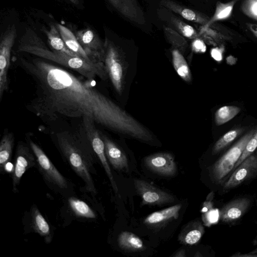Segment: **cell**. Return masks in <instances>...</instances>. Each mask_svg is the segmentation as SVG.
Instances as JSON below:
<instances>
[{
	"label": "cell",
	"instance_id": "ac0fdd59",
	"mask_svg": "<svg viewBox=\"0 0 257 257\" xmlns=\"http://www.w3.org/2000/svg\"><path fill=\"white\" fill-rule=\"evenodd\" d=\"M56 26L65 44L71 51L87 62L95 64L91 61L90 58L87 55L79 43L76 36L73 33V32H72L71 31L66 27L60 24H56Z\"/></svg>",
	"mask_w": 257,
	"mask_h": 257
},
{
	"label": "cell",
	"instance_id": "e0dca14e",
	"mask_svg": "<svg viewBox=\"0 0 257 257\" xmlns=\"http://www.w3.org/2000/svg\"><path fill=\"white\" fill-rule=\"evenodd\" d=\"M182 207L181 204L156 211L147 216L144 223L152 226H161L163 224L178 218Z\"/></svg>",
	"mask_w": 257,
	"mask_h": 257
},
{
	"label": "cell",
	"instance_id": "7402d4cb",
	"mask_svg": "<svg viewBox=\"0 0 257 257\" xmlns=\"http://www.w3.org/2000/svg\"><path fill=\"white\" fill-rule=\"evenodd\" d=\"M14 143V137L12 133L5 134L0 143V172L5 173L6 166L12 158Z\"/></svg>",
	"mask_w": 257,
	"mask_h": 257
},
{
	"label": "cell",
	"instance_id": "484cf974",
	"mask_svg": "<svg viewBox=\"0 0 257 257\" xmlns=\"http://www.w3.org/2000/svg\"><path fill=\"white\" fill-rule=\"evenodd\" d=\"M235 2V1L226 4L218 2L214 14L208 22L203 26L201 31L208 28L212 23L216 21L229 18L232 13Z\"/></svg>",
	"mask_w": 257,
	"mask_h": 257
},
{
	"label": "cell",
	"instance_id": "30bf717a",
	"mask_svg": "<svg viewBox=\"0 0 257 257\" xmlns=\"http://www.w3.org/2000/svg\"><path fill=\"white\" fill-rule=\"evenodd\" d=\"M35 156L31 149L23 142H19L16 151L12 179L13 191L17 192L18 186L25 172L36 166Z\"/></svg>",
	"mask_w": 257,
	"mask_h": 257
},
{
	"label": "cell",
	"instance_id": "44dd1931",
	"mask_svg": "<svg viewBox=\"0 0 257 257\" xmlns=\"http://www.w3.org/2000/svg\"><path fill=\"white\" fill-rule=\"evenodd\" d=\"M43 32L45 33L52 50L71 56L79 57L67 47L56 25H51L49 30L44 29Z\"/></svg>",
	"mask_w": 257,
	"mask_h": 257
},
{
	"label": "cell",
	"instance_id": "f546056e",
	"mask_svg": "<svg viewBox=\"0 0 257 257\" xmlns=\"http://www.w3.org/2000/svg\"><path fill=\"white\" fill-rule=\"evenodd\" d=\"M242 131L240 128H235L224 134L215 143L212 149V154H217L227 147L241 133Z\"/></svg>",
	"mask_w": 257,
	"mask_h": 257
},
{
	"label": "cell",
	"instance_id": "52a82bcc",
	"mask_svg": "<svg viewBox=\"0 0 257 257\" xmlns=\"http://www.w3.org/2000/svg\"><path fill=\"white\" fill-rule=\"evenodd\" d=\"M93 120L87 116L83 118V124L85 134L90 142L92 149L101 162L109 179L114 191L118 193L116 184L113 178L108 161L105 152V145L100 132L95 125Z\"/></svg>",
	"mask_w": 257,
	"mask_h": 257
},
{
	"label": "cell",
	"instance_id": "277c9868",
	"mask_svg": "<svg viewBox=\"0 0 257 257\" xmlns=\"http://www.w3.org/2000/svg\"><path fill=\"white\" fill-rule=\"evenodd\" d=\"M29 144L36 158V166L49 186L62 194L67 193L70 188L68 180L57 170L39 146L30 139Z\"/></svg>",
	"mask_w": 257,
	"mask_h": 257
},
{
	"label": "cell",
	"instance_id": "4dcf8cb0",
	"mask_svg": "<svg viewBox=\"0 0 257 257\" xmlns=\"http://www.w3.org/2000/svg\"><path fill=\"white\" fill-rule=\"evenodd\" d=\"M256 148L257 130L255 131L253 136L247 142L242 154L235 164L233 169H235L245 158L252 154Z\"/></svg>",
	"mask_w": 257,
	"mask_h": 257
},
{
	"label": "cell",
	"instance_id": "e575fe53",
	"mask_svg": "<svg viewBox=\"0 0 257 257\" xmlns=\"http://www.w3.org/2000/svg\"><path fill=\"white\" fill-rule=\"evenodd\" d=\"M173 256L175 257H185L186 256L185 250L184 249H181L176 252Z\"/></svg>",
	"mask_w": 257,
	"mask_h": 257
},
{
	"label": "cell",
	"instance_id": "3957f363",
	"mask_svg": "<svg viewBox=\"0 0 257 257\" xmlns=\"http://www.w3.org/2000/svg\"><path fill=\"white\" fill-rule=\"evenodd\" d=\"M18 51L32 54L68 67L88 79L98 76L106 80L108 77L105 67L90 63L79 57L50 50L38 34L29 28L26 29L19 41Z\"/></svg>",
	"mask_w": 257,
	"mask_h": 257
},
{
	"label": "cell",
	"instance_id": "8fae6325",
	"mask_svg": "<svg viewBox=\"0 0 257 257\" xmlns=\"http://www.w3.org/2000/svg\"><path fill=\"white\" fill-rule=\"evenodd\" d=\"M134 184L144 205H160L175 201L173 196L144 180H135Z\"/></svg>",
	"mask_w": 257,
	"mask_h": 257
},
{
	"label": "cell",
	"instance_id": "7a4b0ae2",
	"mask_svg": "<svg viewBox=\"0 0 257 257\" xmlns=\"http://www.w3.org/2000/svg\"><path fill=\"white\" fill-rule=\"evenodd\" d=\"M57 146L74 172L82 180L85 189L94 195L96 188L92 178L95 173V156L86 135L85 137L78 134L63 132L56 135Z\"/></svg>",
	"mask_w": 257,
	"mask_h": 257
},
{
	"label": "cell",
	"instance_id": "6da1fadb",
	"mask_svg": "<svg viewBox=\"0 0 257 257\" xmlns=\"http://www.w3.org/2000/svg\"><path fill=\"white\" fill-rule=\"evenodd\" d=\"M19 60L20 66L35 82L36 96L29 105L39 117L55 120L60 115L87 116L112 131L144 141L152 140L141 123L70 72L40 58Z\"/></svg>",
	"mask_w": 257,
	"mask_h": 257
},
{
	"label": "cell",
	"instance_id": "9c48e42d",
	"mask_svg": "<svg viewBox=\"0 0 257 257\" xmlns=\"http://www.w3.org/2000/svg\"><path fill=\"white\" fill-rule=\"evenodd\" d=\"M75 36L91 61L97 65L105 67L103 62L104 42H102L97 33L87 28L77 31Z\"/></svg>",
	"mask_w": 257,
	"mask_h": 257
},
{
	"label": "cell",
	"instance_id": "836d02e7",
	"mask_svg": "<svg viewBox=\"0 0 257 257\" xmlns=\"http://www.w3.org/2000/svg\"><path fill=\"white\" fill-rule=\"evenodd\" d=\"M223 49L221 48H213L211 50L210 54L212 58L217 62H220L223 58Z\"/></svg>",
	"mask_w": 257,
	"mask_h": 257
},
{
	"label": "cell",
	"instance_id": "1f68e13d",
	"mask_svg": "<svg viewBox=\"0 0 257 257\" xmlns=\"http://www.w3.org/2000/svg\"><path fill=\"white\" fill-rule=\"evenodd\" d=\"M241 10L246 16L257 21V0L244 1Z\"/></svg>",
	"mask_w": 257,
	"mask_h": 257
},
{
	"label": "cell",
	"instance_id": "5bb4252c",
	"mask_svg": "<svg viewBox=\"0 0 257 257\" xmlns=\"http://www.w3.org/2000/svg\"><path fill=\"white\" fill-rule=\"evenodd\" d=\"M250 203V200L247 197L238 198L228 202L220 210V220L227 223L236 221L247 211Z\"/></svg>",
	"mask_w": 257,
	"mask_h": 257
},
{
	"label": "cell",
	"instance_id": "d6a6232c",
	"mask_svg": "<svg viewBox=\"0 0 257 257\" xmlns=\"http://www.w3.org/2000/svg\"><path fill=\"white\" fill-rule=\"evenodd\" d=\"M192 50L197 53H203L206 52V46L204 41L197 38L194 39L191 44Z\"/></svg>",
	"mask_w": 257,
	"mask_h": 257
},
{
	"label": "cell",
	"instance_id": "d6986e66",
	"mask_svg": "<svg viewBox=\"0 0 257 257\" xmlns=\"http://www.w3.org/2000/svg\"><path fill=\"white\" fill-rule=\"evenodd\" d=\"M204 233V228L200 221L190 222L182 229L178 239L184 244L192 245L197 243Z\"/></svg>",
	"mask_w": 257,
	"mask_h": 257
},
{
	"label": "cell",
	"instance_id": "8992f818",
	"mask_svg": "<svg viewBox=\"0 0 257 257\" xmlns=\"http://www.w3.org/2000/svg\"><path fill=\"white\" fill-rule=\"evenodd\" d=\"M104 64L108 76L116 92L121 95L123 89L124 69L120 52L110 40L104 42Z\"/></svg>",
	"mask_w": 257,
	"mask_h": 257
},
{
	"label": "cell",
	"instance_id": "2e32d148",
	"mask_svg": "<svg viewBox=\"0 0 257 257\" xmlns=\"http://www.w3.org/2000/svg\"><path fill=\"white\" fill-rule=\"evenodd\" d=\"M160 5L173 12L185 19L192 22L205 25L209 20L202 14L185 8L171 0H161Z\"/></svg>",
	"mask_w": 257,
	"mask_h": 257
},
{
	"label": "cell",
	"instance_id": "d590c367",
	"mask_svg": "<svg viewBox=\"0 0 257 257\" xmlns=\"http://www.w3.org/2000/svg\"><path fill=\"white\" fill-rule=\"evenodd\" d=\"M249 28L251 32L257 37V26L254 25H250Z\"/></svg>",
	"mask_w": 257,
	"mask_h": 257
},
{
	"label": "cell",
	"instance_id": "ffe728a7",
	"mask_svg": "<svg viewBox=\"0 0 257 257\" xmlns=\"http://www.w3.org/2000/svg\"><path fill=\"white\" fill-rule=\"evenodd\" d=\"M31 223L32 229L44 237L47 242L52 239L50 225L37 206L33 205L30 210Z\"/></svg>",
	"mask_w": 257,
	"mask_h": 257
},
{
	"label": "cell",
	"instance_id": "74e56055",
	"mask_svg": "<svg viewBox=\"0 0 257 257\" xmlns=\"http://www.w3.org/2000/svg\"><path fill=\"white\" fill-rule=\"evenodd\" d=\"M256 154H257V151H256Z\"/></svg>",
	"mask_w": 257,
	"mask_h": 257
},
{
	"label": "cell",
	"instance_id": "4fadbf2b",
	"mask_svg": "<svg viewBox=\"0 0 257 257\" xmlns=\"http://www.w3.org/2000/svg\"><path fill=\"white\" fill-rule=\"evenodd\" d=\"M146 166L151 171L164 176H173L177 171L173 156L168 153H159L146 157Z\"/></svg>",
	"mask_w": 257,
	"mask_h": 257
},
{
	"label": "cell",
	"instance_id": "8d00e7d4",
	"mask_svg": "<svg viewBox=\"0 0 257 257\" xmlns=\"http://www.w3.org/2000/svg\"><path fill=\"white\" fill-rule=\"evenodd\" d=\"M69 1L74 5H78L79 3V0H69Z\"/></svg>",
	"mask_w": 257,
	"mask_h": 257
},
{
	"label": "cell",
	"instance_id": "d4e9b609",
	"mask_svg": "<svg viewBox=\"0 0 257 257\" xmlns=\"http://www.w3.org/2000/svg\"><path fill=\"white\" fill-rule=\"evenodd\" d=\"M117 242L120 248L127 250H141L145 248L142 239L129 231L121 232L118 237Z\"/></svg>",
	"mask_w": 257,
	"mask_h": 257
},
{
	"label": "cell",
	"instance_id": "9a60e30c",
	"mask_svg": "<svg viewBox=\"0 0 257 257\" xmlns=\"http://www.w3.org/2000/svg\"><path fill=\"white\" fill-rule=\"evenodd\" d=\"M105 145V152L108 161L115 169L128 171L127 159L124 152L107 137L101 134Z\"/></svg>",
	"mask_w": 257,
	"mask_h": 257
},
{
	"label": "cell",
	"instance_id": "603a6c76",
	"mask_svg": "<svg viewBox=\"0 0 257 257\" xmlns=\"http://www.w3.org/2000/svg\"><path fill=\"white\" fill-rule=\"evenodd\" d=\"M68 204L71 212L76 217L91 219L96 218L93 210L83 200L72 197L68 199Z\"/></svg>",
	"mask_w": 257,
	"mask_h": 257
},
{
	"label": "cell",
	"instance_id": "5b68a950",
	"mask_svg": "<svg viewBox=\"0 0 257 257\" xmlns=\"http://www.w3.org/2000/svg\"><path fill=\"white\" fill-rule=\"evenodd\" d=\"M255 131L252 130L246 133L215 163L211 173L216 183L222 184L226 180L227 176L233 169Z\"/></svg>",
	"mask_w": 257,
	"mask_h": 257
},
{
	"label": "cell",
	"instance_id": "4316f807",
	"mask_svg": "<svg viewBox=\"0 0 257 257\" xmlns=\"http://www.w3.org/2000/svg\"><path fill=\"white\" fill-rule=\"evenodd\" d=\"M240 111V108L235 105H225L218 109L214 116L216 125H221L234 118Z\"/></svg>",
	"mask_w": 257,
	"mask_h": 257
},
{
	"label": "cell",
	"instance_id": "f1b7e54d",
	"mask_svg": "<svg viewBox=\"0 0 257 257\" xmlns=\"http://www.w3.org/2000/svg\"><path fill=\"white\" fill-rule=\"evenodd\" d=\"M170 22L172 25L183 36L190 39L198 38L197 31L191 26L186 24L173 15L170 17Z\"/></svg>",
	"mask_w": 257,
	"mask_h": 257
},
{
	"label": "cell",
	"instance_id": "7c38bea8",
	"mask_svg": "<svg viewBox=\"0 0 257 257\" xmlns=\"http://www.w3.org/2000/svg\"><path fill=\"white\" fill-rule=\"evenodd\" d=\"M257 175V155H250L234 170L224 183V190L233 188Z\"/></svg>",
	"mask_w": 257,
	"mask_h": 257
},
{
	"label": "cell",
	"instance_id": "83f0119b",
	"mask_svg": "<svg viewBox=\"0 0 257 257\" xmlns=\"http://www.w3.org/2000/svg\"><path fill=\"white\" fill-rule=\"evenodd\" d=\"M164 30L168 41L172 47L184 54L188 47V43L184 37L169 27H164Z\"/></svg>",
	"mask_w": 257,
	"mask_h": 257
},
{
	"label": "cell",
	"instance_id": "cb8c5ba5",
	"mask_svg": "<svg viewBox=\"0 0 257 257\" xmlns=\"http://www.w3.org/2000/svg\"><path fill=\"white\" fill-rule=\"evenodd\" d=\"M172 57L173 67L178 75L185 82H190L192 80L191 72L183 54L178 50L174 49L172 51Z\"/></svg>",
	"mask_w": 257,
	"mask_h": 257
},
{
	"label": "cell",
	"instance_id": "ba28073f",
	"mask_svg": "<svg viewBox=\"0 0 257 257\" xmlns=\"http://www.w3.org/2000/svg\"><path fill=\"white\" fill-rule=\"evenodd\" d=\"M15 25L9 26L2 36L0 42V99L8 89V71L12 48L17 37Z\"/></svg>",
	"mask_w": 257,
	"mask_h": 257
}]
</instances>
